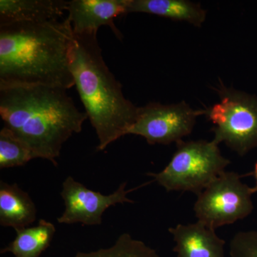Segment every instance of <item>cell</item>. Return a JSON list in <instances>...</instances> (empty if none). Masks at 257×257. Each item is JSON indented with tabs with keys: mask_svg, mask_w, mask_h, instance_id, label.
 <instances>
[{
	"mask_svg": "<svg viewBox=\"0 0 257 257\" xmlns=\"http://www.w3.org/2000/svg\"><path fill=\"white\" fill-rule=\"evenodd\" d=\"M73 40L67 18L0 25V86L74 87L69 62Z\"/></svg>",
	"mask_w": 257,
	"mask_h": 257,
	"instance_id": "obj_1",
	"label": "cell"
},
{
	"mask_svg": "<svg viewBox=\"0 0 257 257\" xmlns=\"http://www.w3.org/2000/svg\"><path fill=\"white\" fill-rule=\"evenodd\" d=\"M67 89L45 85L0 86V115L33 152L57 165L62 146L88 119Z\"/></svg>",
	"mask_w": 257,
	"mask_h": 257,
	"instance_id": "obj_2",
	"label": "cell"
},
{
	"mask_svg": "<svg viewBox=\"0 0 257 257\" xmlns=\"http://www.w3.org/2000/svg\"><path fill=\"white\" fill-rule=\"evenodd\" d=\"M96 35L74 34L69 62L77 91L99 140L96 149L103 151L127 135L139 106L125 97L121 83L104 62Z\"/></svg>",
	"mask_w": 257,
	"mask_h": 257,
	"instance_id": "obj_3",
	"label": "cell"
},
{
	"mask_svg": "<svg viewBox=\"0 0 257 257\" xmlns=\"http://www.w3.org/2000/svg\"><path fill=\"white\" fill-rule=\"evenodd\" d=\"M230 161L221 155L214 140L177 143L168 165L158 173H148L167 192H187L199 195L221 174Z\"/></svg>",
	"mask_w": 257,
	"mask_h": 257,
	"instance_id": "obj_4",
	"label": "cell"
},
{
	"mask_svg": "<svg viewBox=\"0 0 257 257\" xmlns=\"http://www.w3.org/2000/svg\"><path fill=\"white\" fill-rule=\"evenodd\" d=\"M219 102L205 110L214 139L239 156L257 148V96L220 84Z\"/></svg>",
	"mask_w": 257,
	"mask_h": 257,
	"instance_id": "obj_5",
	"label": "cell"
},
{
	"mask_svg": "<svg viewBox=\"0 0 257 257\" xmlns=\"http://www.w3.org/2000/svg\"><path fill=\"white\" fill-rule=\"evenodd\" d=\"M241 178L236 172L225 171L197 195L194 206L197 221L216 230L249 216L255 191Z\"/></svg>",
	"mask_w": 257,
	"mask_h": 257,
	"instance_id": "obj_6",
	"label": "cell"
},
{
	"mask_svg": "<svg viewBox=\"0 0 257 257\" xmlns=\"http://www.w3.org/2000/svg\"><path fill=\"white\" fill-rule=\"evenodd\" d=\"M203 114L205 110L194 109L184 101L172 104L150 102L138 108L127 135L143 137L150 145L178 143L192 133L198 116Z\"/></svg>",
	"mask_w": 257,
	"mask_h": 257,
	"instance_id": "obj_7",
	"label": "cell"
},
{
	"mask_svg": "<svg viewBox=\"0 0 257 257\" xmlns=\"http://www.w3.org/2000/svg\"><path fill=\"white\" fill-rule=\"evenodd\" d=\"M126 182H123L114 193L104 195L88 189L69 176L62 184L61 197L63 199L65 209L62 216L57 218V221L66 224H101L103 214L108 208L118 204L135 202L128 199L127 194L140 187L126 190Z\"/></svg>",
	"mask_w": 257,
	"mask_h": 257,
	"instance_id": "obj_8",
	"label": "cell"
},
{
	"mask_svg": "<svg viewBox=\"0 0 257 257\" xmlns=\"http://www.w3.org/2000/svg\"><path fill=\"white\" fill-rule=\"evenodd\" d=\"M130 0H72L67 11L74 35L97 33L99 28H110L119 40L122 34L114 23V19L127 14Z\"/></svg>",
	"mask_w": 257,
	"mask_h": 257,
	"instance_id": "obj_9",
	"label": "cell"
},
{
	"mask_svg": "<svg viewBox=\"0 0 257 257\" xmlns=\"http://www.w3.org/2000/svg\"><path fill=\"white\" fill-rule=\"evenodd\" d=\"M169 231L175 242L176 257H226L224 240L200 221L179 224Z\"/></svg>",
	"mask_w": 257,
	"mask_h": 257,
	"instance_id": "obj_10",
	"label": "cell"
},
{
	"mask_svg": "<svg viewBox=\"0 0 257 257\" xmlns=\"http://www.w3.org/2000/svg\"><path fill=\"white\" fill-rule=\"evenodd\" d=\"M68 3L64 0H0V25L59 20L67 11Z\"/></svg>",
	"mask_w": 257,
	"mask_h": 257,
	"instance_id": "obj_11",
	"label": "cell"
},
{
	"mask_svg": "<svg viewBox=\"0 0 257 257\" xmlns=\"http://www.w3.org/2000/svg\"><path fill=\"white\" fill-rule=\"evenodd\" d=\"M37 219V208L28 193L17 184L0 182V224L16 230L28 227Z\"/></svg>",
	"mask_w": 257,
	"mask_h": 257,
	"instance_id": "obj_12",
	"label": "cell"
},
{
	"mask_svg": "<svg viewBox=\"0 0 257 257\" xmlns=\"http://www.w3.org/2000/svg\"><path fill=\"white\" fill-rule=\"evenodd\" d=\"M141 13L183 21L195 27L205 22L207 11L188 0H130L128 13Z\"/></svg>",
	"mask_w": 257,
	"mask_h": 257,
	"instance_id": "obj_13",
	"label": "cell"
},
{
	"mask_svg": "<svg viewBox=\"0 0 257 257\" xmlns=\"http://www.w3.org/2000/svg\"><path fill=\"white\" fill-rule=\"evenodd\" d=\"M55 231V225L40 219L36 226L16 230L15 239L1 250V253H11L15 257H40L50 246Z\"/></svg>",
	"mask_w": 257,
	"mask_h": 257,
	"instance_id": "obj_14",
	"label": "cell"
},
{
	"mask_svg": "<svg viewBox=\"0 0 257 257\" xmlns=\"http://www.w3.org/2000/svg\"><path fill=\"white\" fill-rule=\"evenodd\" d=\"M73 257H160L156 250L128 233L120 235L114 244L89 252H78Z\"/></svg>",
	"mask_w": 257,
	"mask_h": 257,
	"instance_id": "obj_15",
	"label": "cell"
},
{
	"mask_svg": "<svg viewBox=\"0 0 257 257\" xmlns=\"http://www.w3.org/2000/svg\"><path fill=\"white\" fill-rule=\"evenodd\" d=\"M35 159L33 152L9 128L0 131V168L20 167Z\"/></svg>",
	"mask_w": 257,
	"mask_h": 257,
	"instance_id": "obj_16",
	"label": "cell"
},
{
	"mask_svg": "<svg viewBox=\"0 0 257 257\" xmlns=\"http://www.w3.org/2000/svg\"><path fill=\"white\" fill-rule=\"evenodd\" d=\"M231 257H257V230L236 233L229 244Z\"/></svg>",
	"mask_w": 257,
	"mask_h": 257,
	"instance_id": "obj_17",
	"label": "cell"
},
{
	"mask_svg": "<svg viewBox=\"0 0 257 257\" xmlns=\"http://www.w3.org/2000/svg\"><path fill=\"white\" fill-rule=\"evenodd\" d=\"M253 177H254L255 182H256V184H255L254 187H253V189H254L255 193H256L257 192V161L254 165V168H253Z\"/></svg>",
	"mask_w": 257,
	"mask_h": 257,
	"instance_id": "obj_18",
	"label": "cell"
}]
</instances>
